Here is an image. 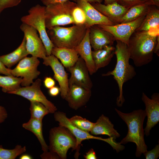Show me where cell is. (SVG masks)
Segmentation results:
<instances>
[{
  "label": "cell",
  "mask_w": 159,
  "mask_h": 159,
  "mask_svg": "<svg viewBox=\"0 0 159 159\" xmlns=\"http://www.w3.org/2000/svg\"><path fill=\"white\" fill-rule=\"evenodd\" d=\"M115 54L117 62L113 70L102 74V76H113L118 85L119 95L117 99V105L122 106L125 101L123 96L124 83L132 79L136 73L134 67L129 63L130 55L127 45L120 41L116 40Z\"/></svg>",
  "instance_id": "6da1fadb"
},
{
  "label": "cell",
  "mask_w": 159,
  "mask_h": 159,
  "mask_svg": "<svg viewBox=\"0 0 159 159\" xmlns=\"http://www.w3.org/2000/svg\"><path fill=\"white\" fill-rule=\"evenodd\" d=\"M149 32L135 31L128 44L130 58L135 66L146 65L152 60L158 36Z\"/></svg>",
  "instance_id": "7a4b0ae2"
},
{
  "label": "cell",
  "mask_w": 159,
  "mask_h": 159,
  "mask_svg": "<svg viewBox=\"0 0 159 159\" xmlns=\"http://www.w3.org/2000/svg\"><path fill=\"white\" fill-rule=\"evenodd\" d=\"M115 110L118 115L125 122L128 131L126 136L120 144H126L129 142L135 143L136 146L135 155L140 157L147 151V146L144 139L143 123L147 116L145 110L139 109L130 113H124L116 108Z\"/></svg>",
  "instance_id": "3957f363"
},
{
  "label": "cell",
  "mask_w": 159,
  "mask_h": 159,
  "mask_svg": "<svg viewBox=\"0 0 159 159\" xmlns=\"http://www.w3.org/2000/svg\"><path fill=\"white\" fill-rule=\"evenodd\" d=\"M87 29L84 24L67 27L57 26L48 29L47 33L54 47L74 49L83 39Z\"/></svg>",
  "instance_id": "277c9868"
},
{
  "label": "cell",
  "mask_w": 159,
  "mask_h": 159,
  "mask_svg": "<svg viewBox=\"0 0 159 159\" xmlns=\"http://www.w3.org/2000/svg\"><path fill=\"white\" fill-rule=\"evenodd\" d=\"M77 6L76 3L68 0L45 6L46 28L49 29L55 26L75 24L72 14Z\"/></svg>",
  "instance_id": "5b68a950"
},
{
  "label": "cell",
  "mask_w": 159,
  "mask_h": 159,
  "mask_svg": "<svg viewBox=\"0 0 159 159\" xmlns=\"http://www.w3.org/2000/svg\"><path fill=\"white\" fill-rule=\"evenodd\" d=\"M50 151L56 153L60 159L67 158V153L70 148L76 150V140L67 128L59 125L52 128L49 132Z\"/></svg>",
  "instance_id": "8992f818"
},
{
  "label": "cell",
  "mask_w": 159,
  "mask_h": 159,
  "mask_svg": "<svg viewBox=\"0 0 159 159\" xmlns=\"http://www.w3.org/2000/svg\"><path fill=\"white\" fill-rule=\"evenodd\" d=\"M45 8V6L39 4L33 6L29 10L27 15L21 17V21L22 23L32 26L39 32L45 47L47 56H49L51 54L52 49L54 46L46 30Z\"/></svg>",
  "instance_id": "52a82bcc"
},
{
  "label": "cell",
  "mask_w": 159,
  "mask_h": 159,
  "mask_svg": "<svg viewBox=\"0 0 159 159\" xmlns=\"http://www.w3.org/2000/svg\"><path fill=\"white\" fill-rule=\"evenodd\" d=\"M54 117L55 120L59 123V125L64 126L68 129L74 136L76 140V150L77 152L79 149L82 142L84 140L90 139H96L105 141L109 144L117 153L121 150L123 146L116 142L112 138H103L97 137L90 134L89 132L83 131L76 127L72 124L68 118L65 113L60 112H55ZM78 153H79L78 152Z\"/></svg>",
  "instance_id": "ba28073f"
},
{
  "label": "cell",
  "mask_w": 159,
  "mask_h": 159,
  "mask_svg": "<svg viewBox=\"0 0 159 159\" xmlns=\"http://www.w3.org/2000/svg\"><path fill=\"white\" fill-rule=\"evenodd\" d=\"M39 63L38 58L26 57L19 61L14 68L11 69V73L13 76L22 78L21 85L22 87L29 86L40 73L37 69Z\"/></svg>",
  "instance_id": "9c48e42d"
},
{
  "label": "cell",
  "mask_w": 159,
  "mask_h": 159,
  "mask_svg": "<svg viewBox=\"0 0 159 159\" xmlns=\"http://www.w3.org/2000/svg\"><path fill=\"white\" fill-rule=\"evenodd\" d=\"M42 80H36L31 85L20 87L9 94L22 96L31 101L40 102L43 104L49 110L50 113H54L57 110L56 106L49 101L41 90L40 86Z\"/></svg>",
  "instance_id": "30bf717a"
},
{
  "label": "cell",
  "mask_w": 159,
  "mask_h": 159,
  "mask_svg": "<svg viewBox=\"0 0 159 159\" xmlns=\"http://www.w3.org/2000/svg\"><path fill=\"white\" fill-rule=\"evenodd\" d=\"M146 14L130 22L113 25H96L112 35L115 40L120 41L127 45L129 39L135 30L140 26Z\"/></svg>",
  "instance_id": "8fae6325"
},
{
  "label": "cell",
  "mask_w": 159,
  "mask_h": 159,
  "mask_svg": "<svg viewBox=\"0 0 159 159\" xmlns=\"http://www.w3.org/2000/svg\"><path fill=\"white\" fill-rule=\"evenodd\" d=\"M20 29L26 39V47L28 54L32 56L44 59L47 56L45 47L37 33L32 26L22 23Z\"/></svg>",
  "instance_id": "7c38bea8"
},
{
  "label": "cell",
  "mask_w": 159,
  "mask_h": 159,
  "mask_svg": "<svg viewBox=\"0 0 159 159\" xmlns=\"http://www.w3.org/2000/svg\"><path fill=\"white\" fill-rule=\"evenodd\" d=\"M70 73L69 79V86L74 85L91 90L93 83L90 76L88 68L84 60L81 57L72 66L67 69Z\"/></svg>",
  "instance_id": "4fadbf2b"
},
{
  "label": "cell",
  "mask_w": 159,
  "mask_h": 159,
  "mask_svg": "<svg viewBox=\"0 0 159 159\" xmlns=\"http://www.w3.org/2000/svg\"><path fill=\"white\" fill-rule=\"evenodd\" d=\"M43 64L50 66L54 73L53 78L58 83L60 95L64 99L69 89V79L67 73L64 66L54 55L47 56L43 59Z\"/></svg>",
  "instance_id": "5bb4252c"
},
{
  "label": "cell",
  "mask_w": 159,
  "mask_h": 159,
  "mask_svg": "<svg viewBox=\"0 0 159 159\" xmlns=\"http://www.w3.org/2000/svg\"><path fill=\"white\" fill-rule=\"evenodd\" d=\"M142 100L145 104V110L147 116L145 133L148 136L152 128L159 121V94L158 93H154L150 99L143 92Z\"/></svg>",
  "instance_id": "9a60e30c"
},
{
  "label": "cell",
  "mask_w": 159,
  "mask_h": 159,
  "mask_svg": "<svg viewBox=\"0 0 159 159\" xmlns=\"http://www.w3.org/2000/svg\"><path fill=\"white\" fill-rule=\"evenodd\" d=\"M76 1L77 6L85 14L86 21L84 24L87 29L94 25L115 24L96 9L90 3L81 0Z\"/></svg>",
  "instance_id": "2e32d148"
},
{
  "label": "cell",
  "mask_w": 159,
  "mask_h": 159,
  "mask_svg": "<svg viewBox=\"0 0 159 159\" xmlns=\"http://www.w3.org/2000/svg\"><path fill=\"white\" fill-rule=\"evenodd\" d=\"M91 93V90L76 85H71L64 99L70 107L77 110L87 104Z\"/></svg>",
  "instance_id": "e0dca14e"
},
{
  "label": "cell",
  "mask_w": 159,
  "mask_h": 159,
  "mask_svg": "<svg viewBox=\"0 0 159 159\" xmlns=\"http://www.w3.org/2000/svg\"><path fill=\"white\" fill-rule=\"evenodd\" d=\"M89 37L91 46L94 50L100 49L107 46L112 45L115 41L110 33L96 25L90 28Z\"/></svg>",
  "instance_id": "ac0fdd59"
},
{
  "label": "cell",
  "mask_w": 159,
  "mask_h": 159,
  "mask_svg": "<svg viewBox=\"0 0 159 159\" xmlns=\"http://www.w3.org/2000/svg\"><path fill=\"white\" fill-rule=\"evenodd\" d=\"M91 4L115 24H118L120 19L129 9L117 2L107 5L98 3Z\"/></svg>",
  "instance_id": "d6986e66"
},
{
  "label": "cell",
  "mask_w": 159,
  "mask_h": 159,
  "mask_svg": "<svg viewBox=\"0 0 159 159\" xmlns=\"http://www.w3.org/2000/svg\"><path fill=\"white\" fill-rule=\"evenodd\" d=\"M89 34L90 28L87 29L85 34L80 44L74 49L84 60L88 68L90 75H92L97 71L92 56Z\"/></svg>",
  "instance_id": "ffe728a7"
},
{
  "label": "cell",
  "mask_w": 159,
  "mask_h": 159,
  "mask_svg": "<svg viewBox=\"0 0 159 159\" xmlns=\"http://www.w3.org/2000/svg\"><path fill=\"white\" fill-rule=\"evenodd\" d=\"M158 7L151 5L143 22L135 32H149L159 35V10Z\"/></svg>",
  "instance_id": "44dd1931"
},
{
  "label": "cell",
  "mask_w": 159,
  "mask_h": 159,
  "mask_svg": "<svg viewBox=\"0 0 159 159\" xmlns=\"http://www.w3.org/2000/svg\"><path fill=\"white\" fill-rule=\"evenodd\" d=\"M90 132L92 135H107L110 137L112 138L115 140L120 136L114 128V125L110 120L109 118L103 114L95 123Z\"/></svg>",
  "instance_id": "7402d4cb"
},
{
  "label": "cell",
  "mask_w": 159,
  "mask_h": 159,
  "mask_svg": "<svg viewBox=\"0 0 159 159\" xmlns=\"http://www.w3.org/2000/svg\"><path fill=\"white\" fill-rule=\"evenodd\" d=\"M51 54L61 61L64 67L67 69L73 66L78 59V53L74 49L54 47Z\"/></svg>",
  "instance_id": "603a6c76"
},
{
  "label": "cell",
  "mask_w": 159,
  "mask_h": 159,
  "mask_svg": "<svg viewBox=\"0 0 159 159\" xmlns=\"http://www.w3.org/2000/svg\"><path fill=\"white\" fill-rule=\"evenodd\" d=\"M115 49L112 45H109L92 51V56L97 71L109 64L115 54Z\"/></svg>",
  "instance_id": "cb8c5ba5"
},
{
  "label": "cell",
  "mask_w": 159,
  "mask_h": 159,
  "mask_svg": "<svg viewBox=\"0 0 159 159\" xmlns=\"http://www.w3.org/2000/svg\"><path fill=\"white\" fill-rule=\"evenodd\" d=\"M26 47V39L24 37L20 45L12 52L0 56V60L10 68L28 55Z\"/></svg>",
  "instance_id": "d4e9b609"
},
{
  "label": "cell",
  "mask_w": 159,
  "mask_h": 159,
  "mask_svg": "<svg viewBox=\"0 0 159 159\" xmlns=\"http://www.w3.org/2000/svg\"><path fill=\"white\" fill-rule=\"evenodd\" d=\"M22 126L24 129L33 133L39 142L44 152L49 149L44 138L42 134V120L31 117L29 121L23 123Z\"/></svg>",
  "instance_id": "484cf974"
},
{
  "label": "cell",
  "mask_w": 159,
  "mask_h": 159,
  "mask_svg": "<svg viewBox=\"0 0 159 159\" xmlns=\"http://www.w3.org/2000/svg\"><path fill=\"white\" fill-rule=\"evenodd\" d=\"M151 5L141 4L131 7L121 18L118 24L132 21L147 14Z\"/></svg>",
  "instance_id": "4316f807"
},
{
  "label": "cell",
  "mask_w": 159,
  "mask_h": 159,
  "mask_svg": "<svg viewBox=\"0 0 159 159\" xmlns=\"http://www.w3.org/2000/svg\"><path fill=\"white\" fill-rule=\"evenodd\" d=\"M22 79L13 76L0 75V87L3 92L9 94L20 87Z\"/></svg>",
  "instance_id": "83f0119b"
},
{
  "label": "cell",
  "mask_w": 159,
  "mask_h": 159,
  "mask_svg": "<svg viewBox=\"0 0 159 159\" xmlns=\"http://www.w3.org/2000/svg\"><path fill=\"white\" fill-rule=\"evenodd\" d=\"M29 108L31 118L42 120L44 117L50 113L48 109L42 103L31 101Z\"/></svg>",
  "instance_id": "f1b7e54d"
},
{
  "label": "cell",
  "mask_w": 159,
  "mask_h": 159,
  "mask_svg": "<svg viewBox=\"0 0 159 159\" xmlns=\"http://www.w3.org/2000/svg\"><path fill=\"white\" fill-rule=\"evenodd\" d=\"M26 147L17 145L13 149H7L0 145V159H15L26 152Z\"/></svg>",
  "instance_id": "f546056e"
},
{
  "label": "cell",
  "mask_w": 159,
  "mask_h": 159,
  "mask_svg": "<svg viewBox=\"0 0 159 159\" xmlns=\"http://www.w3.org/2000/svg\"><path fill=\"white\" fill-rule=\"evenodd\" d=\"M69 120L71 123L76 127L89 132H90L95 124V123L77 115L73 116Z\"/></svg>",
  "instance_id": "4dcf8cb0"
},
{
  "label": "cell",
  "mask_w": 159,
  "mask_h": 159,
  "mask_svg": "<svg viewBox=\"0 0 159 159\" xmlns=\"http://www.w3.org/2000/svg\"><path fill=\"white\" fill-rule=\"evenodd\" d=\"M72 14L75 24H85L86 21L85 14L82 10L78 6L74 9Z\"/></svg>",
  "instance_id": "1f68e13d"
},
{
  "label": "cell",
  "mask_w": 159,
  "mask_h": 159,
  "mask_svg": "<svg viewBox=\"0 0 159 159\" xmlns=\"http://www.w3.org/2000/svg\"><path fill=\"white\" fill-rule=\"evenodd\" d=\"M117 2L128 9L134 6L139 4H147L153 5L148 0H117Z\"/></svg>",
  "instance_id": "d6a6232c"
},
{
  "label": "cell",
  "mask_w": 159,
  "mask_h": 159,
  "mask_svg": "<svg viewBox=\"0 0 159 159\" xmlns=\"http://www.w3.org/2000/svg\"><path fill=\"white\" fill-rule=\"evenodd\" d=\"M21 0H0V13L4 9L16 6Z\"/></svg>",
  "instance_id": "836d02e7"
},
{
  "label": "cell",
  "mask_w": 159,
  "mask_h": 159,
  "mask_svg": "<svg viewBox=\"0 0 159 159\" xmlns=\"http://www.w3.org/2000/svg\"><path fill=\"white\" fill-rule=\"evenodd\" d=\"M146 159H156L159 156V145H157L151 150L143 153Z\"/></svg>",
  "instance_id": "e575fe53"
},
{
  "label": "cell",
  "mask_w": 159,
  "mask_h": 159,
  "mask_svg": "<svg viewBox=\"0 0 159 159\" xmlns=\"http://www.w3.org/2000/svg\"><path fill=\"white\" fill-rule=\"evenodd\" d=\"M43 82L44 86L49 89L54 86L55 84L54 80L49 77H46Z\"/></svg>",
  "instance_id": "d590c367"
},
{
  "label": "cell",
  "mask_w": 159,
  "mask_h": 159,
  "mask_svg": "<svg viewBox=\"0 0 159 159\" xmlns=\"http://www.w3.org/2000/svg\"><path fill=\"white\" fill-rule=\"evenodd\" d=\"M40 156L43 159H60L56 153L50 151L44 152Z\"/></svg>",
  "instance_id": "8d00e7d4"
},
{
  "label": "cell",
  "mask_w": 159,
  "mask_h": 159,
  "mask_svg": "<svg viewBox=\"0 0 159 159\" xmlns=\"http://www.w3.org/2000/svg\"><path fill=\"white\" fill-rule=\"evenodd\" d=\"M11 69L6 68L3 62L0 60V74L7 76H12L11 73Z\"/></svg>",
  "instance_id": "74e56055"
},
{
  "label": "cell",
  "mask_w": 159,
  "mask_h": 159,
  "mask_svg": "<svg viewBox=\"0 0 159 159\" xmlns=\"http://www.w3.org/2000/svg\"><path fill=\"white\" fill-rule=\"evenodd\" d=\"M8 116V114L5 108L0 106V124L4 122Z\"/></svg>",
  "instance_id": "f35d334b"
},
{
  "label": "cell",
  "mask_w": 159,
  "mask_h": 159,
  "mask_svg": "<svg viewBox=\"0 0 159 159\" xmlns=\"http://www.w3.org/2000/svg\"><path fill=\"white\" fill-rule=\"evenodd\" d=\"M68 0L76 1V0H40L43 4L46 6L51 4L63 2Z\"/></svg>",
  "instance_id": "ab89813d"
},
{
  "label": "cell",
  "mask_w": 159,
  "mask_h": 159,
  "mask_svg": "<svg viewBox=\"0 0 159 159\" xmlns=\"http://www.w3.org/2000/svg\"><path fill=\"white\" fill-rule=\"evenodd\" d=\"M84 156L85 159H97L95 152L92 148L90 149Z\"/></svg>",
  "instance_id": "60d3db41"
},
{
  "label": "cell",
  "mask_w": 159,
  "mask_h": 159,
  "mask_svg": "<svg viewBox=\"0 0 159 159\" xmlns=\"http://www.w3.org/2000/svg\"><path fill=\"white\" fill-rule=\"evenodd\" d=\"M60 92L59 88L57 86H54L49 89V93L52 97H55L58 95Z\"/></svg>",
  "instance_id": "b9f144b4"
},
{
  "label": "cell",
  "mask_w": 159,
  "mask_h": 159,
  "mask_svg": "<svg viewBox=\"0 0 159 159\" xmlns=\"http://www.w3.org/2000/svg\"><path fill=\"white\" fill-rule=\"evenodd\" d=\"M154 53H155L157 55L159 56V35L158 36L157 42L155 47Z\"/></svg>",
  "instance_id": "7bdbcfd3"
},
{
  "label": "cell",
  "mask_w": 159,
  "mask_h": 159,
  "mask_svg": "<svg viewBox=\"0 0 159 159\" xmlns=\"http://www.w3.org/2000/svg\"><path fill=\"white\" fill-rule=\"evenodd\" d=\"M32 157L30 155L28 154H24L21 155L20 157V159H32Z\"/></svg>",
  "instance_id": "ee69618b"
},
{
  "label": "cell",
  "mask_w": 159,
  "mask_h": 159,
  "mask_svg": "<svg viewBox=\"0 0 159 159\" xmlns=\"http://www.w3.org/2000/svg\"><path fill=\"white\" fill-rule=\"evenodd\" d=\"M81 0L84 1H85L89 3L90 4L95 3H101L103 1V0Z\"/></svg>",
  "instance_id": "f6af8a7d"
},
{
  "label": "cell",
  "mask_w": 159,
  "mask_h": 159,
  "mask_svg": "<svg viewBox=\"0 0 159 159\" xmlns=\"http://www.w3.org/2000/svg\"><path fill=\"white\" fill-rule=\"evenodd\" d=\"M150 1L153 5L156 6L158 7L159 6V0H148Z\"/></svg>",
  "instance_id": "bcb514c9"
},
{
  "label": "cell",
  "mask_w": 159,
  "mask_h": 159,
  "mask_svg": "<svg viewBox=\"0 0 159 159\" xmlns=\"http://www.w3.org/2000/svg\"><path fill=\"white\" fill-rule=\"evenodd\" d=\"M105 1V4L107 5L112 4L115 2H117V0H104Z\"/></svg>",
  "instance_id": "7dc6e473"
}]
</instances>
